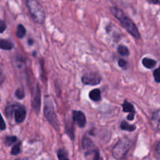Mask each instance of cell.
<instances>
[{
  "mask_svg": "<svg viewBox=\"0 0 160 160\" xmlns=\"http://www.w3.org/2000/svg\"><path fill=\"white\" fill-rule=\"evenodd\" d=\"M81 81L88 85H97L101 82V77L96 73H88L81 78Z\"/></svg>",
  "mask_w": 160,
  "mask_h": 160,
  "instance_id": "cell-6",
  "label": "cell"
},
{
  "mask_svg": "<svg viewBox=\"0 0 160 160\" xmlns=\"http://www.w3.org/2000/svg\"><path fill=\"white\" fill-rule=\"evenodd\" d=\"M5 128H6V125H5V122H4V120H3V118L2 117V125H1V130L2 131H3V130H5Z\"/></svg>",
  "mask_w": 160,
  "mask_h": 160,
  "instance_id": "cell-27",
  "label": "cell"
},
{
  "mask_svg": "<svg viewBox=\"0 0 160 160\" xmlns=\"http://www.w3.org/2000/svg\"><path fill=\"white\" fill-rule=\"evenodd\" d=\"M118 64L120 67H122V68H124V67H126V66H127V62L124 60V59H119Z\"/></svg>",
  "mask_w": 160,
  "mask_h": 160,
  "instance_id": "cell-26",
  "label": "cell"
},
{
  "mask_svg": "<svg viewBox=\"0 0 160 160\" xmlns=\"http://www.w3.org/2000/svg\"><path fill=\"white\" fill-rule=\"evenodd\" d=\"M0 47H1V48H2V49L11 50L13 48V44L8 40L1 39V40H0Z\"/></svg>",
  "mask_w": 160,
  "mask_h": 160,
  "instance_id": "cell-13",
  "label": "cell"
},
{
  "mask_svg": "<svg viewBox=\"0 0 160 160\" xmlns=\"http://www.w3.org/2000/svg\"><path fill=\"white\" fill-rule=\"evenodd\" d=\"M17 160H18V159H17Z\"/></svg>",
  "mask_w": 160,
  "mask_h": 160,
  "instance_id": "cell-28",
  "label": "cell"
},
{
  "mask_svg": "<svg viewBox=\"0 0 160 160\" xmlns=\"http://www.w3.org/2000/svg\"><path fill=\"white\" fill-rule=\"evenodd\" d=\"M123 110L124 112H129V115L128 116V119L129 120H133L134 118V114H135V111H134V108L131 103L125 101L123 104Z\"/></svg>",
  "mask_w": 160,
  "mask_h": 160,
  "instance_id": "cell-11",
  "label": "cell"
},
{
  "mask_svg": "<svg viewBox=\"0 0 160 160\" xmlns=\"http://www.w3.org/2000/svg\"><path fill=\"white\" fill-rule=\"evenodd\" d=\"M6 24L3 20H0V32L3 33V31L6 30Z\"/></svg>",
  "mask_w": 160,
  "mask_h": 160,
  "instance_id": "cell-24",
  "label": "cell"
},
{
  "mask_svg": "<svg viewBox=\"0 0 160 160\" xmlns=\"http://www.w3.org/2000/svg\"><path fill=\"white\" fill-rule=\"evenodd\" d=\"M27 5L31 15L37 23H43L45 21V15L42 5L35 0H28Z\"/></svg>",
  "mask_w": 160,
  "mask_h": 160,
  "instance_id": "cell-3",
  "label": "cell"
},
{
  "mask_svg": "<svg viewBox=\"0 0 160 160\" xmlns=\"http://www.w3.org/2000/svg\"><path fill=\"white\" fill-rule=\"evenodd\" d=\"M111 12L112 15L117 18V20L122 23L123 28L130 33L132 36H134L135 38H140V33H139L138 29L134 24V22L131 20L128 17H127L124 14L123 10H121L119 8L113 6L111 8Z\"/></svg>",
  "mask_w": 160,
  "mask_h": 160,
  "instance_id": "cell-1",
  "label": "cell"
},
{
  "mask_svg": "<svg viewBox=\"0 0 160 160\" xmlns=\"http://www.w3.org/2000/svg\"><path fill=\"white\" fill-rule=\"evenodd\" d=\"M17 141V138L16 136H6L4 138L5 145H6V146H10L12 144L15 143Z\"/></svg>",
  "mask_w": 160,
  "mask_h": 160,
  "instance_id": "cell-16",
  "label": "cell"
},
{
  "mask_svg": "<svg viewBox=\"0 0 160 160\" xmlns=\"http://www.w3.org/2000/svg\"><path fill=\"white\" fill-rule=\"evenodd\" d=\"M120 128L122 130H124V131H134L136 129V127L134 125H131L128 123H127L126 121H123L120 124Z\"/></svg>",
  "mask_w": 160,
  "mask_h": 160,
  "instance_id": "cell-15",
  "label": "cell"
},
{
  "mask_svg": "<svg viewBox=\"0 0 160 160\" xmlns=\"http://www.w3.org/2000/svg\"><path fill=\"white\" fill-rule=\"evenodd\" d=\"M82 148L87 160H99L98 149L95 147L94 142L89 138H83Z\"/></svg>",
  "mask_w": 160,
  "mask_h": 160,
  "instance_id": "cell-5",
  "label": "cell"
},
{
  "mask_svg": "<svg viewBox=\"0 0 160 160\" xmlns=\"http://www.w3.org/2000/svg\"><path fill=\"white\" fill-rule=\"evenodd\" d=\"M150 123L155 131H160V109L153 113Z\"/></svg>",
  "mask_w": 160,
  "mask_h": 160,
  "instance_id": "cell-10",
  "label": "cell"
},
{
  "mask_svg": "<svg viewBox=\"0 0 160 160\" xmlns=\"http://www.w3.org/2000/svg\"><path fill=\"white\" fill-rule=\"evenodd\" d=\"M20 152V144H17V145H14L12 147V150H11V154L13 155V156H17L19 153Z\"/></svg>",
  "mask_w": 160,
  "mask_h": 160,
  "instance_id": "cell-22",
  "label": "cell"
},
{
  "mask_svg": "<svg viewBox=\"0 0 160 160\" xmlns=\"http://www.w3.org/2000/svg\"><path fill=\"white\" fill-rule=\"evenodd\" d=\"M16 106H17V105L16 104H11V105H9V106L6 108V115L9 118L12 117V113L14 114V111H15Z\"/></svg>",
  "mask_w": 160,
  "mask_h": 160,
  "instance_id": "cell-17",
  "label": "cell"
},
{
  "mask_svg": "<svg viewBox=\"0 0 160 160\" xmlns=\"http://www.w3.org/2000/svg\"><path fill=\"white\" fill-rule=\"evenodd\" d=\"M131 146H132V142L128 138H122L112 148V156L117 159H123L126 156L130 148H131Z\"/></svg>",
  "mask_w": 160,
  "mask_h": 160,
  "instance_id": "cell-2",
  "label": "cell"
},
{
  "mask_svg": "<svg viewBox=\"0 0 160 160\" xmlns=\"http://www.w3.org/2000/svg\"><path fill=\"white\" fill-rule=\"evenodd\" d=\"M89 98L95 102H98L101 99V92L99 89H94L89 93Z\"/></svg>",
  "mask_w": 160,
  "mask_h": 160,
  "instance_id": "cell-12",
  "label": "cell"
},
{
  "mask_svg": "<svg viewBox=\"0 0 160 160\" xmlns=\"http://www.w3.org/2000/svg\"><path fill=\"white\" fill-rule=\"evenodd\" d=\"M156 158H157L158 160H160V142L158 143L157 146H156Z\"/></svg>",
  "mask_w": 160,
  "mask_h": 160,
  "instance_id": "cell-25",
  "label": "cell"
},
{
  "mask_svg": "<svg viewBox=\"0 0 160 160\" xmlns=\"http://www.w3.org/2000/svg\"><path fill=\"white\" fill-rule=\"evenodd\" d=\"M117 51L122 56H127L130 54V52L128 50V48L126 46H124V45H119L118 48H117Z\"/></svg>",
  "mask_w": 160,
  "mask_h": 160,
  "instance_id": "cell-20",
  "label": "cell"
},
{
  "mask_svg": "<svg viewBox=\"0 0 160 160\" xmlns=\"http://www.w3.org/2000/svg\"><path fill=\"white\" fill-rule=\"evenodd\" d=\"M27 116L26 109L22 105H17L14 111V119L16 123H21L24 121Z\"/></svg>",
  "mask_w": 160,
  "mask_h": 160,
  "instance_id": "cell-7",
  "label": "cell"
},
{
  "mask_svg": "<svg viewBox=\"0 0 160 160\" xmlns=\"http://www.w3.org/2000/svg\"><path fill=\"white\" fill-rule=\"evenodd\" d=\"M25 34H26V29H25V28L22 24H19L17 26V36L19 38H22Z\"/></svg>",
  "mask_w": 160,
  "mask_h": 160,
  "instance_id": "cell-18",
  "label": "cell"
},
{
  "mask_svg": "<svg viewBox=\"0 0 160 160\" xmlns=\"http://www.w3.org/2000/svg\"><path fill=\"white\" fill-rule=\"evenodd\" d=\"M153 76H154L155 81L157 83H160V66L159 68L154 70V72H153Z\"/></svg>",
  "mask_w": 160,
  "mask_h": 160,
  "instance_id": "cell-23",
  "label": "cell"
},
{
  "mask_svg": "<svg viewBox=\"0 0 160 160\" xmlns=\"http://www.w3.org/2000/svg\"><path fill=\"white\" fill-rule=\"evenodd\" d=\"M142 63L145 66L146 68L148 69H152L154 68L156 64V61L154 59H149V58H145V59L142 60Z\"/></svg>",
  "mask_w": 160,
  "mask_h": 160,
  "instance_id": "cell-14",
  "label": "cell"
},
{
  "mask_svg": "<svg viewBox=\"0 0 160 160\" xmlns=\"http://www.w3.org/2000/svg\"><path fill=\"white\" fill-rule=\"evenodd\" d=\"M15 95L18 99H22V98H24L25 96L24 91H23L22 88H18L17 91H16Z\"/></svg>",
  "mask_w": 160,
  "mask_h": 160,
  "instance_id": "cell-21",
  "label": "cell"
},
{
  "mask_svg": "<svg viewBox=\"0 0 160 160\" xmlns=\"http://www.w3.org/2000/svg\"><path fill=\"white\" fill-rule=\"evenodd\" d=\"M31 103H32L33 108L34 109V110L36 111L37 113H38L41 108V92H40V88H39L38 84L36 86L35 92H34V93L33 94V98H32V101H31Z\"/></svg>",
  "mask_w": 160,
  "mask_h": 160,
  "instance_id": "cell-8",
  "label": "cell"
},
{
  "mask_svg": "<svg viewBox=\"0 0 160 160\" xmlns=\"http://www.w3.org/2000/svg\"><path fill=\"white\" fill-rule=\"evenodd\" d=\"M57 156L59 160H70L68 158L67 152L64 151L63 149H59L57 152Z\"/></svg>",
  "mask_w": 160,
  "mask_h": 160,
  "instance_id": "cell-19",
  "label": "cell"
},
{
  "mask_svg": "<svg viewBox=\"0 0 160 160\" xmlns=\"http://www.w3.org/2000/svg\"><path fill=\"white\" fill-rule=\"evenodd\" d=\"M73 119L80 128L85 127L87 120H86L85 115L81 111H73Z\"/></svg>",
  "mask_w": 160,
  "mask_h": 160,
  "instance_id": "cell-9",
  "label": "cell"
},
{
  "mask_svg": "<svg viewBox=\"0 0 160 160\" xmlns=\"http://www.w3.org/2000/svg\"><path fill=\"white\" fill-rule=\"evenodd\" d=\"M44 114L48 121L52 124V126L56 130H59V123L58 120L57 116L55 112L54 106L49 97H46L45 100V108H44Z\"/></svg>",
  "mask_w": 160,
  "mask_h": 160,
  "instance_id": "cell-4",
  "label": "cell"
}]
</instances>
